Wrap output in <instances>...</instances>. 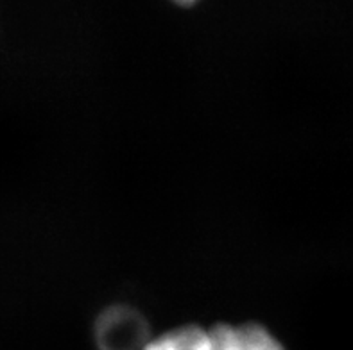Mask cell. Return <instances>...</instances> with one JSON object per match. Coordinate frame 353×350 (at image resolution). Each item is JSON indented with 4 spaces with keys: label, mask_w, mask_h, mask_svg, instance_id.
Instances as JSON below:
<instances>
[{
    "label": "cell",
    "mask_w": 353,
    "mask_h": 350,
    "mask_svg": "<svg viewBox=\"0 0 353 350\" xmlns=\"http://www.w3.org/2000/svg\"><path fill=\"white\" fill-rule=\"evenodd\" d=\"M208 334L210 350H285L268 327L256 322L214 325Z\"/></svg>",
    "instance_id": "cell-2"
},
{
    "label": "cell",
    "mask_w": 353,
    "mask_h": 350,
    "mask_svg": "<svg viewBox=\"0 0 353 350\" xmlns=\"http://www.w3.org/2000/svg\"><path fill=\"white\" fill-rule=\"evenodd\" d=\"M143 350H210V334L199 325H181L151 338Z\"/></svg>",
    "instance_id": "cell-3"
},
{
    "label": "cell",
    "mask_w": 353,
    "mask_h": 350,
    "mask_svg": "<svg viewBox=\"0 0 353 350\" xmlns=\"http://www.w3.org/2000/svg\"><path fill=\"white\" fill-rule=\"evenodd\" d=\"M149 340L148 320L133 307H110L101 313L95 324V345L99 350H143Z\"/></svg>",
    "instance_id": "cell-1"
}]
</instances>
